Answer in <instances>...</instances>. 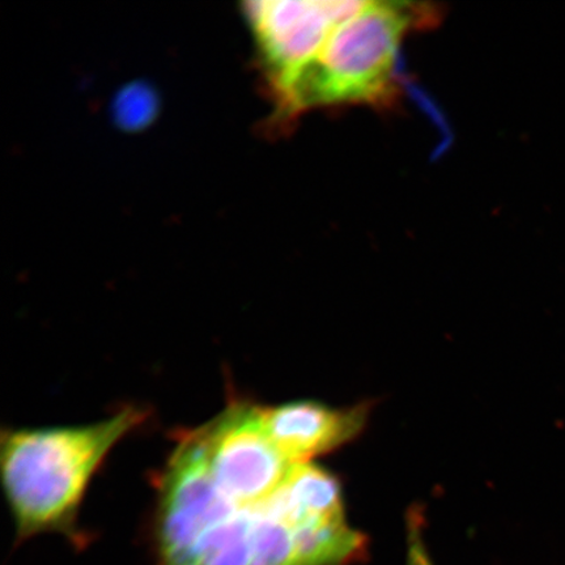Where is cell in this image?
<instances>
[{"instance_id": "2", "label": "cell", "mask_w": 565, "mask_h": 565, "mask_svg": "<svg viewBox=\"0 0 565 565\" xmlns=\"http://www.w3.org/2000/svg\"><path fill=\"white\" fill-rule=\"evenodd\" d=\"M143 419L139 409L125 408L89 426L6 433L0 463L19 535L73 525L104 458Z\"/></svg>"}, {"instance_id": "4", "label": "cell", "mask_w": 565, "mask_h": 565, "mask_svg": "<svg viewBox=\"0 0 565 565\" xmlns=\"http://www.w3.org/2000/svg\"><path fill=\"white\" fill-rule=\"evenodd\" d=\"M366 409H333L316 402H294L260 408V420L268 439L289 462L310 459L355 437L364 427Z\"/></svg>"}, {"instance_id": "3", "label": "cell", "mask_w": 565, "mask_h": 565, "mask_svg": "<svg viewBox=\"0 0 565 565\" xmlns=\"http://www.w3.org/2000/svg\"><path fill=\"white\" fill-rule=\"evenodd\" d=\"M359 0H273L245 6L259 63L277 106L335 28L362 9Z\"/></svg>"}, {"instance_id": "1", "label": "cell", "mask_w": 565, "mask_h": 565, "mask_svg": "<svg viewBox=\"0 0 565 565\" xmlns=\"http://www.w3.org/2000/svg\"><path fill=\"white\" fill-rule=\"evenodd\" d=\"M440 19V7L429 3L365 2L330 34L275 106V117L292 121L310 109L342 105L391 108L401 95L402 42Z\"/></svg>"}, {"instance_id": "5", "label": "cell", "mask_w": 565, "mask_h": 565, "mask_svg": "<svg viewBox=\"0 0 565 565\" xmlns=\"http://www.w3.org/2000/svg\"><path fill=\"white\" fill-rule=\"evenodd\" d=\"M408 553L406 565H435L422 536V522L418 513L409 515L408 521Z\"/></svg>"}]
</instances>
